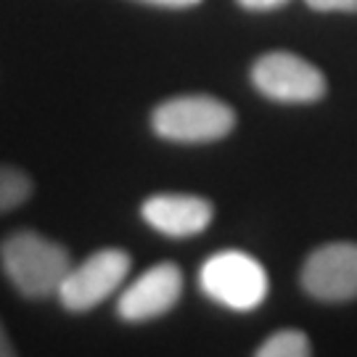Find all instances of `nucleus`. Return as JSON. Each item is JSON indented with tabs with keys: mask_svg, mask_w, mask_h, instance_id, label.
<instances>
[{
	"mask_svg": "<svg viewBox=\"0 0 357 357\" xmlns=\"http://www.w3.org/2000/svg\"><path fill=\"white\" fill-rule=\"evenodd\" d=\"M202 291L217 305L249 312L268 296V273L252 255L236 249L217 252L202 265L199 273Z\"/></svg>",
	"mask_w": 357,
	"mask_h": 357,
	"instance_id": "nucleus-3",
	"label": "nucleus"
},
{
	"mask_svg": "<svg viewBox=\"0 0 357 357\" xmlns=\"http://www.w3.org/2000/svg\"><path fill=\"white\" fill-rule=\"evenodd\" d=\"M312 11H344L355 13L357 0H305Z\"/></svg>",
	"mask_w": 357,
	"mask_h": 357,
	"instance_id": "nucleus-11",
	"label": "nucleus"
},
{
	"mask_svg": "<svg viewBox=\"0 0 357 357\" xmlns=\"http://www.w3.org/2000/svg\"><path fill=\"white\" fill-rule=\"evenodd\" d=\"M138 3H149V6H159V8H191L202 0H138Z\"/></svg>",
	"mask_w": 357,
	"mask_h": 357,
	"instance_id": "nucleus-13",
	"label": "nucleus"
},
{
	"mask_svg": "<svg viewBox=\"0 0 357 357\" xmlns=\"http://www.w3.org/2000/svg\"><path fill=\"white\" fill-rule=\"evenodd\" d=\"M143 220L169 238H191L209 228L215 209L202 196L188 193H159L146 199L141 209Z\"/></svg>",
	"mask_w": 357,
	"mask_h": 357,
	"instance_id": "nucleus-8",
	"label": "nucleus"
},
{
	"mask_svg": "<svg viewBox=\"0 0 357 357\" xmlns=\"http://www.w3.org/2000/svg\"><path fill=\"white\" fill-rule=\"evenodd\" d=\"M151 128L175 143H212L236 128V112L212 96H178L156 106Z\"/></svg>",
	"mask_w": 357,
	"mask_h": 357,
	"instance_id": "nucleus-2",
	"label": "nucleus"
},
{
	"mask_svg": "<svg viewBox=\"0 0 357 357\" xmlns=\"http://www.w3.org/2000/svg\"><path fill=\"white\" fill-rule=\"evenodd\" d=\"M286 3L289 0H238V6H243L246 11H275Z\"/></svg>",
	"mask_w": 357,
	"mask_h": 357,
	"instance_id": "nucleus-12",
	"label": "nucleus"
},
{
	"mask_svg": "<svg viewBox=\"0 0 357 357\" xmlns=\"http://www.w3.org/2000/svg\"><path fill=\"white\" fill-rule=\"evenodd\" d=\"M302 286L318 302L357 299V243H326L307 257Z\"/></svg>",
	"mask_w": 357,
	"mask_h": 357,
	"instance_id": "nucleus-6",
	"label": "nucleus"
},
{
	"mask_svg": "<svg viewBox=\"0 0 357 357\" xmlns=\"http://www.w3.org/2000/svg\"><path fill=\"white\" fill-rule=\"evenodd\" d=\"M183 294V273L175 262H159L146 270L138 281H132L119 296L116 312L128 323L162 318L178 305Z\"/></svg>",
	"mask_w": 357,
	"mask_h": 357,
	"instance_id": "nucleus-7",
	"label": "nucleus"
},
{
	"mask_svg": "<svg viewBox=\"0 0 357 357\" xmlns=\"http://www.w3.org/2000/svg\"><path fill=\"white\" fill-rule=\"evenodd\" d=\"M16 355V349H13L11 339H8V333L3 328V323H0V357H11Z\"/></svg>",
	"mask_w": 357,
	"mask_h": 357,
	"instance_id": "nucleus-14",
	"label": "nucleus"
},
{
	"mask_svg": "<svg viewBox=\"0 0 357 357\" xmlns=\"http://www.w3.org/2000/svg\"><path fill=\"white\" fill-rule=\"evenodd\" d=\"M32 193V183L22 169L0 165V215L22 206Z\"/></svg>",
	"mask_w": 357,
	"mask_h": 357,
	"instance_id": "nucleus-9",
	"label": "nucleus"
},
{
	"mask_svg": "<svg viewBox=\"0 0 357 357\" xmlns=\"http://www.w3.org/2000/svg\"><path fill=\"white\" fill-rule=\"evenodd\" d=\"M252 82L262 96L281 103H312L326 96L323 72L289 51H273L257 59Z\"/></svg>",
	"mask_w": 357,
	"mask_h": 357,
	"instance_id": "nucleus-5",
	"label": "nucleus"
},
{
	"mask_svg": "<svg viewBox=\"0 0 357 357\" xmlns=\"http://www.w3.org/2000/svg\"><path fill=\"white\" fill-rule=\"evenodd\" d=\"M310 352H312L310 339L302 331H294V328L273 333L268 342L257 349L259 357H307Z\"/></svg>",
	"mask_w": 357,
	"mask_h": 357,
	"instance_id": "nucleus-10",
	"label": "nucleus"
},
{
	"mask_svg": "<svg viewBox=\"0 0 357 357\" xmlns=\"http://www.w3.org/2000/svg\"><path fill=\"white\" fill-rule=\"evenodd\" d=\"M130 273V255L122 249H101L79 265H72L59 289V299L72 312L98 307L125 283Z\"/></svg>",
	"mask_w": 357,
	"mask_h": 357,
	"instance_id": "nucleus-4",
	"label": "nucleus"
},
{
	"mask_svg": "<svg viewBox=\"0 0 357 357\" xmlns=\"http://www.w3.org/2000/svg\"><path fill=\"white\" fill-rule=\"evenodd\" d=\"M0 265L16 291L26 299H45L59 294L72 259L64 246L51 238L32 230H19L0 246Z\"/></svg>",
	"mask_w": 357,
	"mask_h": 357,
	"instance_id": "nucleus-1",
	"label": "nucleus"
}]
</instances>
